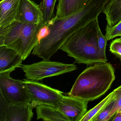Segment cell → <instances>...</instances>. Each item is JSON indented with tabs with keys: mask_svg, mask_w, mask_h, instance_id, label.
Returning <instances> with one entry per match:
<instances>
[{
	"mask_svg": "<svg viewBox=\"0 0 121 121\" xmlns=\"http://www.w3.org/2000/svg\"><path fill=\"white\" fill-rule=\"evenodd\" d=\"M110 0H91L85 6L70 16L55 18L47 25L48 34L39 41L32 54L43 60L50 58L64 44L74 33L98 19Z\"/></svg>",
	"mask_w": 121,
	"mask_h": 121,
	"instance_id": "6da1fadb",
	"label": "cell"
},
{
	"mask_svg": "<svg viewBox=\"0 0 121 121\" xmlns=\"http://www.w3.org/2000/svg\"><path fill=\"white\" fill-rule=\"evenodd\" d=\"M115 79L114 69L111 64L95 63L78 76L68 95L87 102L93 101L104 95Z\"/></svg>",
	"mask_w": 121,
	"mask_h": 121,
	"instance_id": "7a4b0ae2",
	"label": "cell"
},
{
	"mask_svg": "<svg viewBox=\"0 0 121 121\" xmlns=\"http://www.w3.org/2000/svg\"><path fill=\"white\" fill-rule=\"evenodd\" d=\"M98 19L87 25L71 35L61 47L68 56L75 59V62L91 65L99 62H107L98 46Z\"/></svg>",
	"mask_w": 121,
	"mask_h": 121,
	"instance_id": "3957f363",
	"label": "cell"
},
{
	"mask_svg": "<svg viewBox=\"0 0 121 121\" xmlns=\"http://www.w3.org/2000/svg\"><path fill=\"white\" fill-rule=\"evenodd\" d=\"M44 25L14 21L0 29V46H5L17 52L26 59L39 42V31Z\"/></svg>",
	"mask_w": 121,
	"mask_h": 121,
	"instance_id": "277c9868",
	"label": "cell"
},
{
	"mask_svg": "<svg viewBox=\"0 0 121 121\" xmlns=\"http://www.w3.org/2000/svg\"><path fill=\"white\" fill-rule=\"evenodd\" d=\"M20 68L25 73L27 79L36 81L70 73L78 69L75 64L44 60L32 64H22Z\"/></svg>",
	"mask_w": 121,
	"mask_h": 121,
	"instance_id": "5b68a950",
	"label": "cell"
},
{
	"mask_svg": "<svg viewBox=\"0 0 121 121\" xmlns=\"http://www.w3.org/2000/svg\"><path fill=\"white\" fill-rule=\"evenodd\" d=\"M10 73H0V94L8 103L17 105L30 103L26 83L24 80L13 79Z\"/></svg>",
	"mask_w": 121,
	"mask_h": 121,
	"instance_id": "8992f818",
	"label": "cell"
},
{
	"mask_svg": "<svg viewBox=\"0 0 121 121\" xmlns=\"http://www.w3.org/2000/svg\"><path fill=\"white\" fill-rule=\"evenodd\" d=\"M26 85L31 103L34 108L40 104L46 105L58 108L63 92L52 88L38 81L24 79Z\"/></svg>",
	"mask_w": 121,
	"mask_h": 121,
	"instance_id": "52a82bcc",
	"label": "cell"
},
{
	"mask_svg": "<svg viewBox=\"0 0 121 121\" xmlns=\"http://www.w3.org/2000/svg\"><path fill=\"white\" fill-rule=\"evenodd\" d=\"M31 103L15 104L6 102L0 94V121H30L33 117Z\"/></svg>",
	"mask_w": 121,
	"mask_h": 121,
	"instance_id": "ba28073f",
	"label": "cell"
},
{
	"mask_svg": "<svg viewBox=\"0 0 121 121\" xmlns=\"http://www.w3.org/2000/svg\"><path fill=\"white\" fill-rule=\"evenodd\" d=\"M88 102L73 96L63 95L59 103L58 109L69 121H80L87 111Z\"/></svg>",
	"mask_w": 121,
	"mask_h": 121,
	"instance_id": "9c48e42d",
	"label": "cell"
},
{
	"mask_svg": "<svg viewBox=\"0 0 121 121\" xmlns=\"http://www.w3.org/2000/svg\"><path fill=\"white\" fill-rule=\"evenodd\" d=\"M15 20L33 24L43 22L40 6L31 0H21Z\"/></svg>",
	"mask_w": 121,
	"mask_h": 121,
	"instance_id": "30bf717a",
	"label": "cell"
},
{
	"mask_svg": "<svg viewBox=\"0 0 121 121\" xmlns=\"http://www.w3.org/2000/svg\"><path fill=\"white\" fill-rule=\"evenodd\" d=\"M24 60L15 50L5 46H0V73L11 72L21 68Z\"/></svg>",
	"mask_w": 121,
	"mask_h": 121,
	"instance_id": "8fae6325",
	"label": "cell"
},
{
	"mask_svg": "<svg viewBox=\"0 0 121 121\" xmlns=\"http://www.w3.org/2000/svg\"><path fill=\"white\" fill-rule=\"evenodd\" d=\"M21 0H2L0 2V29L15 21Z\"/></svg>",
	"mask_w": 121,
	"mask_h": 121,
	"instance_id": "7c38bea8",
	"label": "cell"
},
{
	"mask_svg": "<svg viewBox=\"0 0 121 121\" xmlns=\"http://www.w3.org/2000/svg\"><path fill=\"white\" fill-rule=\"evenodd\" d=\"M91 0H58L54 18L70 16L80 10Z\"/></svg>",
	"mask_w": 121,
	"mask_h": 121,
	"instance_id": "4fadbf2b",
	"label": "cell"
},
{
	"mask_svg": "<svg viewBox=\"0 0 121 121\" xmlns=\"http://www.w3.org/2000/svg\"><path fill=\"white\" fill-rule=\"evenodd\" d=\"M36 108L37 119H41L46 121H69L60 110L54 107L40 104Z\"/></svg>",
	"mask_w": 121,
	"mask_h": 121,
	"instance_id": "5bb4252c",
	"label": "cell"
},
{
	"mask_svg": "<svg viewBox=\"0 0 121 121\" xmlns=\"http://www.w3.org/2000/svg\"><path fill=\"white\" fill-rule=\"evenodd\" d=\"M107 25L112 27L121 21V0H110L103 10Z\"/></svg>",
	"mask_w": 121,
	"mask_h": 121,
	"instance_id": "9a60e30c",
	"label": "cell"
},
{
	"mask_svg": "<svg viewBox=\"0 0 121 121\" xmlns=\"http://www.w3.org/2000/svg\"><path fill=\"white\" fill-rule=\"evenodd\" d=\"M114 97V94L113 91L95 107L88 111L81 119L80 121H93L94 118L100 112Z\"/></svg>",
	"mask_w": 121,
	"mask_h": 121,
	"instance_id": "2e32d148",
	"label": "cell"
},
{
	"mask_svg": "<svg viewBox=\"0 0 121 121\" xmlns=\"http://www.w3.org/2000/svg\"><path fill=\"white\" fill-rule=\"evenodd\" d=\"M57 0H42L40 6L43 15V22L46 26L54 19V7Z\"/></svg>",
	"mask_w": 121,
	"mask_h": 121,
	"instance_id": "e0dca14e",
	"label": "cell"
},
{
	"mask_svg": "<svg viewBox=\"0 0 121 121\" xmlns=\"http://www.w3.org/2000/svg\"><path fill=\"white\" fill-rule=\"evenodd\" d=\"M118 111V105L115 97L93 120V121L111 120Z\"/></svg>",
	"mask_w": 121,
	"mask_h": 121,
	"instance_id": "ac0fdd59",
	"label": "cell"
},
{
	"mask_svg": "<svg viewBox=\"0 0 121 121\" xmlns=\"http://www.w3.org/2000/svg\"><path fill=\"white\" fill-rule=\"evenodd\" d=\"M105 36L107 41L111 40L117 37H121V21L112 27L107 25Z\"/></svg>",
	"mask_w": 121,
	"mask_h": 121,
	"instance_id": "d6986e66",
	"label": "cell"
},
{
	"mask_svg": "<svg viewBox=\"0 0 121 121\" xmlns=\"http://www.w3.org/2000/svg\"><path fill=\"white\" fill-rule=\"evenodd\" d=\"M109 51L121 60V37L117 38L112 42Z\"/></svg>",
	"mask_w": 121,
	"mask_h": 121,
	"instance_id": "ffe728a7",
	"label": "cell"
},
{
	"mask_svg": "<svg viewBox=\"0 0 121 121\" xmlns=\"http://www.w3.org/2000/svg\"><path fill=\"white\" fill-rule=\"evenodd\" d=\"M107 41L105 36L103 34L100 28L99 27L98 36V46L100 53L104 56H106L105 50Z\"/></svg>",
	"mask_w": 121,
	"mask_h": 121,
	"instance_id": "44dd1931",
	"label": "cell"
},
{
	"mask_svg": "<svg viewBox=\"0 0 121 121\" xmlns=\"http://www.w3.org/2000/svg\"><path fill=\"white\" fill-rule=\"evenodd\" d=\"M113 92L118 105L117 112H121V85L114 90Z\"/></svg>",
	"mask_w": 121,
	"mask_h": 121,
	"instance_id": "7402d4cb",
	"label": "cell"
},
{
	"mask_svg": "<svg viewBox=\"0 0 121 121\" xmlns=\"http://www.w3.org/2000/svg\"><path fill=\"white\" fill-rule=\"evenodd\" d=\"M48 30L47 25L42 27L39 34V41L41 39L46 36L48 34Z\"/></svg>",
	"mask_w": 121,
	"mask_h": 121,
	"instance_id": "603a6c76",
	"label": "cell"
},
{
	"mask_svg": "<svg viewBox=\"0 0 121 121\" xmlns=\"http://www.w3.org/2000/svg\"><path fill=\"white\" fill-rule=\"evenodd\" d=\"M111 121H121V112H117Z\"/></svg>",
	"mask_w": 121,
	"mask_h": 121,
	"instance_id": "cb8c5ba5",
	"label": "cell"
}]
</instances>
